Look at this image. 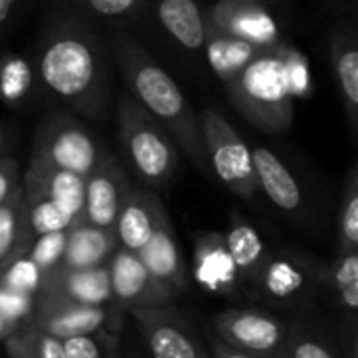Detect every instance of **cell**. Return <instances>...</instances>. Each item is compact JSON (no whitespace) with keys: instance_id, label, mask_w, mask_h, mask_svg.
Returning <instances> with one entry per match:
<instances>
[{"instance_id":"obj_1","label":"cell","mask_w":358,"mask_h":358,"mask_svg":"<svg viewBox=\"0 0 358 358\" xmlns=\"http://www.w3.org/2000/svg\"><path fill=\"white\" fill-rule=\"evenodd\" d=\"M36 73L42 88L73 113L103 120L113 103V63L96 31L80 17H57L42 34Z\"/></svg>"},{"instance_id":"obj_2","label":"cell","mask_w":358,"mask_h":358,"mask_svg":"<svg viewBox=\"0 0 358 358\" xmlns=\"http://www.w3.org/2000/svg\"><path fill=\"white\" fill-rule=\"evenodd\" d=\"M115 65L124 78L126 94H130L176 143L195 168L208 170L199 113L182 94L174 78L141 46L134 38L126 34H115L113 38Z\"/></svg>"},{"instance_id":"obj_3","label":"cell","mask_w":358,"mask_h":358,"mask_svg":"<svg viewBox=\"0 0 358 358\" xmlns=\"http://www.w3.org/2000/svg\"><path fill=\"white\" fill-rule=\"evenodd\" d=\"M287 44L260 50L237 76L224 82V94L239 115L266 134L294 126V92L287 73Z\"/></svg>"},{"instance_id":"obj_4","label":"cell","mask_w":358,"mask_h":358,"mask_svg":"<svg viewBox=\"0 0 358 358\" xmlns=\"http://www.w3.org/2000/svg\"><path fill=\"white\" fill-rule=\"evenodd\" d=\"M117 138L126 164L147 189H162L178 172L180 151L172 136L130 96L115 103Z\"/></svg>"},{"instance_id":"obj_5","label":"cell","mask_w":358,"mask_h":358,"mask_svg":"<svg viewBox=\"0 0 358 358\" xmlns=\"http://www.w3.org/2000/svg\"><path fill=\"white\" fill-rule=\"evenodd\" d=\"M107 149L73 111H50L38 124L29 164L88 176Z\"/></svg>"},{"instance_id":"obj_6","label":"cell","mask_w":358,"mask_h":358,"mask_svg":"<svg viewBox=\"0 0 358 358\" xmlns=\"http://www.w3.org/2000/svg\"><path fill=\"white\" fill-rule=\"evenodd\" d=\"M327 266L304 252H268L252 289L256 296L277 308H302L310 304L325 287Z\"/></svg>"},{"instance_id":"obj_7","label":"cell","mask_w":358,"mask_h":358,"mask_svg":"<svg viewBox=\"0 0 358 358\" xmlns=\"http://www.w3.org/2000/svg\"><path fill=\"white\" fill-rule=\"evenodd\" d=\"M199 128L208 159V170L231 193L241 199H254L256 174L252 162V147L243 141L237 128L216 109L208 107L199 113Z\"/></svg>"},{"instance_id":"obj_8","label":"cell","mask_w":358,"mask_h":358,"mask_svg":"<svg viewBox=\"0 0 358 358\" xmlns=\"http://www.w3.org/2000/svg\"><path fill=\"white\" fill-rule=\"evenodd\" d=\"M122 319L124 313H120L111 304L86 306L59 296L38 294L27 325L61 342L71 338H99V336L115 342V336L122 329Z\"/></svg>"},{"instance_id":"obj_9","label":"cell","mask_w":358,"mask_h":358,"mask_svg":"<svg viewBox=\"0 0 358 358\" xmlns=\"http://www.w3.org/2000/svg\"><path fill=\"white\" fill-rule=\"evenodd\" d=\"M214 336L254 358H268L283 350L287 323L256 308L222 310L212 321Z\"/></svg>"},{"instance_id":"obj_10","label":"cell","mask_w":358,"mask_h":358,"mask_svg":"<svg viewBox=\"0 0 358 358\" xmlns=\"http://www.w3.org/2000/svg\"><path fill=\"white\" fill-rule=\"evenodd\" d=\"M132 189V182L111 151H105L92 172L84 178V206L78 222L113 231L117 214Z\"/></svg>"},{"instance_id":"obj_11","label":"cell","mask_w":358,"mask_h":358,"mask_svg":"<svg viewBox=\"0 0 358 358\" xmlns=\"http://www.w3.org/2000/svg\"><path fill=\"white\" fill-rule=\"evenodd\" d=\"M153 358H212L210 350L191 331L189 323L168 304L157 308H132L128 313Z\"/></svg>"},{"instance_id":"obj_12","label":"cell","mask_w":358,"mask_h":358,"mask_svg":"<svg viewBox=\"0 0 358 358\" xmlns=\"http://www.w3.org/2000/svg\"><path fill=\"white\" fill-rule=\"evenodd\" d=\"M109 285H111V306L120 313H130L132 308H157L172 302V294L162 287L134 252L117 248L109 262Z\"/></svg>"},{"instance_id":"obj_13","label":"cell","mask_w":358,"mask_h":358,"mask_svg":"<svg viewBox=\"0 0 358 358\" xmlns=\"http://www.w3.org/2000/svg\"><path fill=\"white\" fill-rule=\"evenodd\" d=\"M206 13L212 29L245 40L258 48H273L283 42L279 25L264 0H216Z\"/></svg>"},{"instance_id":"obj_14","label":"cell","mask_w":358,"mask_h":358,"mask_svg":"<svg viewBox=\"0 0 358 358\" xmlns=\"http://www.w3.org/2000/svg\"><path fill=\"white\" fill-rule=\"evenodd\" d=\"M136 256L147 268V273L151 275V279H155L172 296L180 294L187 287L189 273L168 214L159 218L155 231L151 233L147 243L136 252Z\"/></svg>"},{"instance_id":"obj_15","label":"cell","mask_w":358,"mask_h":358,"mask_svg":"<svg viewBox=\"0 0 358 358\" xmlns=\"http://www.w3.org/2000/svg\"><path fill=\"white\" fill-rule=\"evenodd\" d=\"M193 277L195 281L214 296H239L245 285L235 268V262L227 250L224 233L199 235L193 256Z\"/></svg>"},{"instance_id":"obj_16","label":"cell","mask_w":358,"mask_h":358,"mask_svg":"<svg viewBox=\"0 0 358 358\" xmlns=\"http://www.w3.org/2000/svg\"><path fill=\"white\" fill-rule=\"evenodd\" d=\"M164 214L168 212L153 189L132 185L113 227L117 248L136 254L147 243Z\"/></svg>"},{"instance_id":"obj_17","label":"cell","mask_w":358,"mask_h":358,"mask_svg":"<svg viewBox=\"0 0 358 358\" xmlns=\"http://www.w3.org/2000/svg\"><path fill=\"white\" fill-rule=\"evenodd\" d=\"M334 78L342 96V107L352 134L358 132V40L355 23L342 19L329 40Z\"/></svg>"},{"instance_id":"obj_18","label":"cell","mask_w":358,"mask_h":358,"mask_svg":"<svg viewBox=\"0 0 358 358\" xmlns=\"http://www.w3.org/2000/svg\"><path fill=\"white\" fill-rule=\"evenodd\" d=\"M48 296H59L86 306H105L111 304V285L107 264L90 268H63L44 275L42 292Z\"/></svg>"},{"instance_id":"obj_19","label":"cell","mask_w":358,"mask_h":358,"mask_svg":"<svg viewBox=\"0 0 358 358\" xmlns=\"http://www.w3.org/2000/svg\"><path fill=\"white\" fill-rule=\"evenodd\" d=\"M162 29L187 52L201 55L208 38V13L197 0H151Z\"/></svg>"},{"instance_id":"obj_20","label":"cell","mask_w":358,"mask_h":358,"mask_svg":"<svg viewBox=\"0 0 358 358\" xmlns=\"http://www.w3.org/2000/svg\"><path fill=\"white\" fill-rule=\"evenodd\" d=\"M256 187L283 212H298L304 203L302 187L296 174L285 166V162L268 147L252 149Z\"/></svg>"},{"instance_id":"obj_21","label":"cell","mask_w":358,"mask_h":358,"mask_svg":"<svg viewBox=\"0 0 358 358\" xmlns=\"http://www.w3.org/2000/svg\"><path fill=\"white\" fill-rule=\"evenodd\" d=\"M21 191L29 197H46L73 214L76 222L80 220L84 206V176L27 164L25 172L21 174Z\"/></svg>"},{"instance_id":"obj_22","label":"cell","mask_w":358,"mask_h":358,"mask_svg":"<svg viewBox=\"0 0 358 358\" xmlns=\"http://www.w3.org/2000/svg\"><path fill=\"white\" fill-rule=\"evenodd\" d=\"M117 250L115 233L96 229L84 222H76L67 231L65 252L61 266L63 268H90L107 264L111 254Z\"/></svg>"},{"instance_id":"obj_23","label":"cell","mask_w":358,"mask_h":358,"mask_svg":"<svg viewBox=\"0 0 358 358\" xmlns=\"http://www.w3.org/2000/svg\"><path fill=\"white\" fill-rule=\"evenodd\" d=\"M231 218L233 220L224 235V243H227V250L235 262V268H237L243 285L252 289L260 268L266 262L268 250H266L260 233L243 216L233 214Z\"/></svg>"},{"instance_id":"obj_24","label":"cell","mask_w":358,"mask_h":358,"mask_svg":"<svg viewBox=\"0 0 358 358\" xmlns=\"http://www.w3.org/2000/svg\"><path fill=\"white\" fill-rule=\"evenodd\" d=\"M260 50L245 40L227 36L222 31L216 29H208V38H206V46H203V55L206 61L210 65V69L214 71V76L224 84L229 82L233 76H237Z\"/></svg>"},{"instance_id":"obj_25","label":"cell","mask_w":358,"mask_h":358,"mask_svg":"<svg viewBox=\"0 0 358 358\" xmlns=\"http://www.w3.org/2000/svg\"><path fill=\"white\" fill-rule=\"evenodd\" d=\"M38 84L36 65L29 57L13 50L0 52V101L6 107H23Z\"/></svg>"},{"instance_id":"obj_26","label":"cell","mask_w":358,"mask_h":358,"mask_svg":"<svg viewBox=\"0 0 358 358\" xmlns=\"http://www.w3.org/2000/svg\"><path fill=\"white\" fill-rule=\"evenodd\" d=\"M31 239L34 235L25 216V197L19 185V189L0 203V264L25 252Z\"/></svg>"},{"instance_id":"obj_27","label":"cell","mask_w":358,"mask_h":358,"mask_svg":"<svg viewBox=\"0 0 358 358\" xmlns=\"http://www.w3.org/2000/svg\"><path fill=\"white\" fill-rule=\"evenodd\" d=\"M325 285L331 289L336 306L352 321L358 313V250L336 254L331 266H327Z\"/></svg>"},{"instance_id":"obj_28","label":"cell","mask_w":358,"mask_h":358,"mask_svg":"<svg viewBox=\"0 0 358 358\" xmlns=\"http://www.w3.org/2000/svg\"><path fill=\"white\" fill-rule=\"evenodd\" d=\"M358 250V164L346 174L338 210V254Z\"/></svg>"},{"instance_id":"obj_29","label":"cell","mask_w":358,"mask_h":358,"mask_svg":"<svg viewBox=\"0 0 358 358\" xmlns=\"http://www.w3.org/2000/svg\"><path fill=\"white\" fill-rule=\"evenodd\" d=\"M6 358H63V342L29 325L19 327L4 342Z\"/></svg>"},{"instance_id":"obj_30","label":"cell","mask_w":358,"mask_h":358,"mask_svg":"<svg viewBox=\"0 0 358 358\" xmlns=\"http://www.w3.org/2000/svg\"><path fill=\"white\" fill-rule=\"evenodd\" d=\"M25 197V216H27V227L31 235H46V233H57V231H69L76 224V216L69 214L65 208L59 203L46 199V197Z\"/></svg>"},{"instance_id":"obj_31","label":"cell","mask_w":358,"mask_h":358,"mask_svg":"<svg viewBox=\"0 0 358 358\" xmlns=\"http://www.w3.org/2000/svg\"><path fill=\"white\" fill-rule=\"evenodd\" d=\"M42 283H44V273L31 262L27 250L0 264V285L6 289L27 296H38L42 292Z\"/></svg>"},{"instance_id":"obj_32","label":"cell","mask_w":358,"mask_h":358,"mask_svg":"<svg viewBox=\"0 0 358 358\" xmlns=\"http://www.w3.org/2000/svg\"><path fill=\"white\" fill-rule=\"evenodd\" d=\"M84 13L117 25L132 23L149 6V0H76Z\"/></svg>"},{"instance_id":"obj_33","label":"cell","mask_w":358,"mask_h":358,"mask_svg":"<svg viewBox=\"0 0 358 358\" xmlns=\"http://www.w3.org/2000/svg\"><path fill=\"white\" fill-rule=\"evenodd\" d=\"M283 355L287 358H338L329 342L310 334L302 325L300 327H287Z\"/></svg>"},{"instance_id":"obj_34","label":"cell","mask_w":358,"mask_h":358,"mask_svg":"<svg viewBox=\"0 0 358 358\" xmlns=\"http://www.w3.org/2000/svg\"><path fill=\"white\" fill-rule=\"evenodd\" d=\"M65 241H67V231H57V233H46V235H36L27 248V256L31 262L46 275L61 266L63 252H65Z\"/></svg>"},{"instance_id":"obj_35","label":"cell","mask_w":358,"mask_h":358,"mask_svg":"<svg viewBox=\"0 0 358 358\" xmlns=\"http://www.w3.org/2000/svg\"><path fill=\"white\" fill-rule=\"evenodd\" d=\"M34 306H36V296L19 294L0 285V319L2 321L15 327H23L29 323Z\"/></svg>"},{"instance_id":"obj_36","label":"cell","mask_w":358,"mask_h":358,"mask_svg":"<svg viewBox=\"0 0 358 358\" xmlns=\"http://www.w3.org/2000/svg\"><path fill=\"white\" fill-rule=\"evenodd\" d=\"M287 73H289V84H292V92L296 99H304L310 94V69H308V61L294 48L289 46L287 52Z\"/></svg>"},{"instance_id":"obj_37","label":"cell","mask_w":358,"mask_h":358,"mask_svg":"<svg viewBox=\"0 0 358 358\" xmlns=\"http://www.w3.org/2000/svg\"><path fill=\"white\" fill-rule=\"evenodd\" d=\"M63 358H107L96 338H71L63 342Z\"/></svg>"},{"instance_id":"obj_38","label":"cell","mask_w":358,"mask_h":358,"mask_svg":"<svg viewBox=\"0 0 358 358\" xmlns=\"http://www.w3.org/2000/svg\"><path fill=\"white\" fill-rule=\"evenodd\" d=\"M21 185V170L17 159L2 157L0 159V203L6 201Z\"/></svg>"},{"instance_id":"obj_39","label":"cell","mask_w":358,"mask_h":358,"mask_svg":"<svg viewBox=\"0 0 358 358\" xmlns=\"http://www.w3.org/2000/svg\"><path fill=\"white\" fill-rule=\"evenodd\" d=\"M210 357L212 358H254L229 344H224L222 340H218L214 334L210 336Z\"/></svg>"},{"instance_id":"obj_40","label":"cell","mask_w":358,"mask_h":358,"mask_svg":"<svg viewBox=\"0 0 358 358\" xmlns=\"http://www.w3.org/2000/svg\"><path fill=\"white\" fill-rule=\"evenodd\" d=\"M23 6V0H0V34Z\"/></svg>"},{"instance_id":"obj_41","label":"cell","mask_w":358,"mask_h":358,"mask_svg":"<svg viewBox=\"0 0 358 358\" xmlns=\"http://www.w3.org/2000/svg\"><path fill=\"white\" fill-rule=\"evenodd\" d=\"M19 327H15V325H10V323H6V321H2L0 319V342H4L10 334H15Z\"/></svg>"},{"instance_id":"obj_42","label":"cell","mask_w":358,"mask_h":358,"mask_svg":"<svg viewBox=\"0 0 358 358\" xmlns=\"http://www.w3.org/2000/svg\"><path fill=\"white\" fill-rule=\"evenodd\" d=\"M2 145H4V132H2V128H0V149H2Z\"/></svg>"},{"instance_id":"obj_43","label":"cell","mask_w":358,"mask_h":358,"mask_svg":"<svg viewBox=\"0 0 358 358\" xmlns=\"http://www.w3.org/2000/svg\"><path fill=\"white\" fill-rule=\"evenodd\" d=\"M268 358H287L285 355H283V350L281 352H277V355H273V357H268Z\"/></svg>"},{"instance_id":"obj_44","label":"cell","mask_w":358,"mask_h":358,"mask_svg":"<svg viewBox=\"0 0 358 358\" xmlns=\"http://www.w3.org/2000/svg\"><path fill=\"white\" fill-rule=\"evenodd\" d=\"M264 2H266V0H264Z\"/></svg>"}]
</instances>
